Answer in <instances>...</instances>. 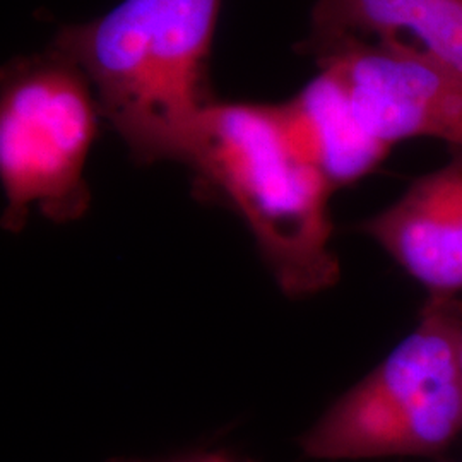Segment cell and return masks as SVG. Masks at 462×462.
Here are the masks:
<instances>
[{"label": "cell", "mask_w": 462, "mask_h": 462, "mask_svg": "<svg viewBox=\"0 0 462 462\" xmlns=\"http://www.w3.org/2000/svg\"><path fill=\"white\" fill-rule=\"evenodd\" d=\"M219 7L221 0H124L53 38L51 49L79 67L137 163L175 162L215 103L208 66Z\"/></svg>", "instance_id": "obj_1"}, {"label": "cell", "mask_w": 462, "mask_h": 462, "mask_svg": "<svg viewBox=\"0 0 462 462\" xmlns=\"http://www.w3.org/2000/svg\"><path fill=\"white\" fill-rule=\"evenodd\" d=\"M200 192L245 221L282 293L300 298L339 278L330 250L328 179L298 151L280 105L215 101L175 156Z\"/></svg>", "instance_id": "obj_2"}, {"label": "cell", "mask_w": 462, "mask_h": 462, "mask_svg": "<svg viewBox=\"0 0 462 462\" xmlns=\"http://www.w3.org/2000/svg\"><path fill=\"white\" fill-rule=\"evenodd\" d=\"M462 431V301L429 295L413 332L300 439L305 457H439Z\"/></svg>", "instance_id": "obj_3"}, {"label": "cell", "mask_w": 462, "mask_h": 462, "mask_svg": "<svg viewBox=\"0 0 462 462\" xmlns=\"http://www.w3.org/2000/svg\"><path fill=\"white\" fill-rule=\"evenodd\" d=\"M98 99L66 55L16 59L2 70L0 177L2 226L23 230L30 211L50 221H76L91 194L84 166L98 131Z\"/></svg>", "instance_id": "obj_4"}, {"label": "cell", "mask_w": 462, "mask_h": 462, "mask_svg": "<svg viewBox=\"0 0 462 462\" xmlns=\"http://www.w3.org/2000/svg\"><path fill=\"white\" fill-rule=\"evenodd\" d=\"M385 148L414 137L462 151V76L397 42L345 38L312 53Z\"/></svg>", "instance_id": "obj_5"}, {"label": "cell", "mask_w": 462, "mask_h": 462, "mask_svg": "<svg viewBox=\"0 0 462 462\" xmlns=\"http://www.w3.org/2000/svg\"><path fill=\"white\" fill-rule=\"evenodd\" d=\"M430 295L462 291V151L360 225Z\"/></svg>", "instance_id": "obj_6"}, {"label": "cell", "mask_w": 462, "mask_h": 462, "mask_svg": "<svg viewBox=\"0 0 462 462\" xmlns=\"http://www.w3.org/2000/svg\"><path fill=\"white\" fill-rule=\"evenodd\" d=\"M307 55L345 38L397 42L462 76V0H315Z\"/></svg>", "instance_id": "obj_7"}, {"label": "cell", "mask_w": 462, "mask_h": 462, "mask_svg": "<svg viewBox=\"0 0 462 462\" xmlns=\"http://www.w3.org/2000/svg\"><path fill=\"white\" fill-rule=\"evenodd\" d=\"M280 108L298 151L334 190L366 177L391 151L365 129L345 88L328 70Z\"/></svg>", "instance_id": "obj_8"}, {"label": "cell", "mask_w": 462, "mask_h": 462, "mask_svg": "<svg viewBox=\"0 0 462 462\" xmlns=\"http://www.w3.org/2000/svg\"><path fill=\"white\" fill-rule=\"evenodd\" d=\"M122 462H247L240 461L238 457L230 456L226 452H194V454H185V456H177L170 459H160V461H133V459H122Z\"/></svg>", "instance_id": "obj_9"}, {"label": "cell", "mask_w": 462, "mask_h": 462, "mask_svg": "<svg viewBox=\"0 0 462 462\" xmlns=\"http://www.w3.org/2000/svg\"><path fill=\"white\" fill-rule=\"evenodd\" d=\"M112 462H122V459H114Z\"/></svg>", "instance_id": "obj_10"}]
</instances>
